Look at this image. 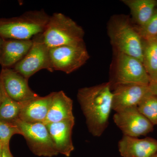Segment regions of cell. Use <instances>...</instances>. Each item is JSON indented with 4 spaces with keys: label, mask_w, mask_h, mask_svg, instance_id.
<instances>
[{
    "label": "cell",
    "mask_w": 157,
    "mask_h": 157,
    "mask_svg": "<svg viewBox=\"0 0 157 157\" xmlns=\"http://www.w3.org/2000/svg\"><path fill=\"white\" fill-rule=\"evenodd\" d=\"M4 39L0 36V56H1V53H2V50L3 42H4Z\"/></svg>",
    "instance_id": "cell-26"
},
{
    "label": "cell",
    "mask_w": 157,
    "mask_h": 157,
    "mask_svg": "<svg viewBox=\"0 0 157 157\" xmlns=\"http://www.w3.org/2000/svg\"><path fill=\"white\" fill-rule=\"evenodd\" d=\"M54 92L40 97L25 103L19 115V119L29 123H43L46 117L52 101Z\"/></svg>",
    "instance_id": "cell-15"
},
{
    "label": "cell",
    "mask_w": 157,
    "mask_h": 157,
    "mask_svg": "<svg viewBox=\"0 0 157 157\" xmlns=\"http://www.w3.org/2000/svg\"><path fill=\"white\" fill-rule=\"evenodd\" d=\"M17 134L21 135L17 126L0 120V141L3 145H10L11 137Z\"/></svg>",
    "instance_id": "cell-22"
},
{
    "label": "cell",
    "mask_w": 157,
    "mask_h": 157,
    "mask_svg": "<svg viewBox=\"0 0 157 157\" xmlns=\"http://www.w3.org/2000/svg\"><path fill=\"white\" fill-rule=\"evenodd\" d=\"M73 101L63 91L54 92L48 114L44 124L58 122L74 118Z\"/></svg>",
    "instance_id": "cell-16"
},
{
    "label": "cell",
    "mask_w": 157,
    "mask_h": 157,
    "mask_svg": "<svg viewBox=\"0 0 157 157\" xmlns=\"http://www.w3.org/2000/svg\"></svg>",
    "instance_id": "cell-29"
},
{
    "label": "cell",
    "mask_w": 157,
    "mask_h": 157,
    "mask_svg": "<svg viewBox=\"0 0 157 157\" xmlns=\"http://www.w3.org/2000/svg\"><path fill=\"white\" fill-rule=\"evenodd\" d=\"M49 57L53 71H61L67 74L78 70L90 58L84 43L49 48Z\"/></svg>",
    "instance_id": "cell-6"
},
{
    "label": "cell",
    "mask_w": 157,
    "mask_h": 157,
    "mask_svg": "<svg viewBox=\"0 0 157 157\" xmlns=\"http://www.w3.org/2000/svg\"><path fill=\"white\" fill-rule=\"evenodd\" d=\"M148 86L151 94L157 97V77L151 80Z\"/></svg>",
    "instance_id": "cell-23"
},
{
    "label": "cell",
    "mask_w": 157,
    "mask_h": 157,
    "mask_svg": "<svg viewBox=\"0 0 157 157\" xmlns=\"http://www.w3.org/2000/svg\"><path fill=\"white\" fill-rule=\"evenodd\" d=\"M107 33L116 53L134 57L142 63L143 40L129 17L123 15L113 16L108 22Z\"/></svg>",
    "instance_id": "cell-2"
},
{
    "label": "cell",
    "mask_w": 157,
    "mask_h": 157,
    "mask_svg": "<svg viewBox=\"0 0 157 157\" xmlns=\"http://www.w3.org/2000/svg\"><path fill=\"white\" fill-rule=\"evenodd\" d=\"M109 82L78 90L77 98L89 131L94 137L103 135L112 109L113 92Z\"/></svg>",
    "instance_id": "cell-1"
},
{
    "label": "cell",
    "mask_w": 157,
    "mask_h": 157,
    "mask_svg": "<svg viewBox=\"0 0 157 157\" xmlns=\"http://www.w3.org/2000/svg\"><path fill=\"white\" fill-rule=\"evenodd\" d=\"M3 101V92L2 89V85H1V82H0V107L2 105Z\"/></svg>",
    "instance_id": "cell-25"
},
{
    "label": "cell",
    "mask_w": 157,
    "mask_h": 157,
    "mask_svg": "<svg viewBox=\"0 0 157 157\" xmlns=\"http://www.w3.org/2000/svg\"><path fill=\"white\" fill-rule=\"evenodd\" d=\"M151 157H157V153H156L155 154L153 155L152 156H151Z\"/></svg>",
    "instance_id": "cell-28"
},
{
    "label": "cell",
    "mask_w": 157,
    "mask_h": 157,
    "mask_svg": "<svg viewBox=\"0 0 157 157\" xmlns=\"http://www.w3.org/2000/svg\"><path fill=\"white\" fill-rule=\"evenodd\" d=\"M122 2L130 9L132 21L137 27L143 26L148 22L157 6V2L155 0H122Z\"/></svg>",
    "instance_id": "cell-17"
},
{
    "label": "cell",
    "mask_w": 157,
    "mask_h": 157,
    "mask_svg": "<svg viewBox=\"0 0 157 157\" xmlns=\"http://www.w3.org/2000/svg\"><path fill=\"white\" fill-rule=\"evenodd\" d=\"M138 110L153 125H157V97L151 93L146 96L137 106Z\"/></svg>",
    "instance_id": "cell-20"
},
{
    "label": "cell",
    "mask_w": 157,
    "mask_h": 157,
    "mask_svg": "<svg viewBox=\"0 0 157 157\" xmlns=\"http://www.w3.org/2000/svg\"><path fill=\"white\" fill-rule=\"evenodd\" d=\"M84 30L74 21L61 13L50 16L42 33L35 37L49 48L84 43Z\"/></svg>",
    "instance_id": "cell-3"
},
{
    "label": "cell",
    "mask_w": 157,
    "mask_h": 157,
    "mask_svg": "<svg viewBox=\"0 0 157 157\" xmlns=\"http://www.w3.org/2000/svg\"><path fill=\"white\" fill-rule=\"evenodd\" d=\"M74 124L75 118L45 124L59 154L69 157L74 151L72 135Z\"/></svg>",
    "instance_id": "cell-12"
},
{
    "label": "cell",
    "mask_w": 157,
    "mask_h": 157,
    "mask_svg": "<svg viewBox=\"0 0 157 157\" xmlns=\"http://www.w3.org/2000/svg\"><path fill=\"white\" fill-rule=\"evenodd\" d=\"M26 140L32 152L38 156L52 157L59 155L46 125L29 123L17 120L14 123Z\"/></svg>",
    "instance_id": "cell-5"
},
{
    "label": "cell",
    "mask_w": 157,
    "mask_h": 157,
    "mask_svg": "<svg viewBox=\"0 0 157 157\" xmlns=\"http://www.w3.org/2000/svg\"><path fill=\"white\" fill-rule=\"evenodd\" d=\"M1 82L3 92V101L0 107V120L14 124L19 119V115L25 103H19L8 96Z\"/></svg>",
    "instance_id": "cell-18"
},
{
    "label": "cell",
    "mask_w": 157,
    "mask_h": 157,
    "mask_svg": "<svg viewBox=\"0 0 157 157\" xmlns=\"http://www.w3.org/2000/svg\"><path fill=\"white\" fill-rule=\"evenodd\" d=\"M2 157H14L10 151V145H3Z\"/></svg>",
    "instance_id": "cell-24"
},
{
    "label": "cell",
    "mask_w": 157,
    "mask_h": 157,
    "mask_svg": "<svg viewBox=\"0 0 157 157\" xmlns=\"http://www.w3.org/2000/svg\"><path fill=\"white\" fill-rule=\"evenodd\" d=\"M113 121L124 135L138 137L152 132L154 125L139 111L137 107L115 113Z\"/></svg>",
    "instance_id": "cell-9"
},
{
    "label": "cell",
    "mask_w": 157,
    "mask_h": 157,
    "mask_svg": "<svg viewBox=\"0 0 157 157\" xmlns=\"http://www.w3.org/2000/svg\"><path fill=\"white\" fill-rule=\"evenodd\" d=\"M118 146L122 157H151L157 153V140L151 137L139 139L124 135Z\"/></svg>",
    "instance_id": "cell-13"
},
{
    "label": "cell",
    "mask_w": 157,
    "mask_h": 157,
    "mask_svg": "<svg viewBox=\"0 0 157 157\" xmlns=\"http://www.w3.org/2000/svg\"><path fill=\"white\" fill-rule=\"evenodd\" d=\"M3 143L0 141V157H2Z\"/></svg>",
    "instance_id": "cell-27"
},
{
    "label": "cell",
    "mask_w": 157,
    "mask_h": 157,
    "mask_svg": "<svg viewBox=\"0 0 157 157\" xmlns=\"http://www.w3.org/2000/svg\"><path fill=\"white\" fill-rule=\"evenodd\" d=\"M111 86L120 84L148 85L151 78L143 63L138 59L123 53H116Z\"/></svg>",
    "instance_id": "cell-7"
},
{
    "label": "cell",
    "mask_w": 157,
    "mask_h": 157,
    "mask_svg": "<svg viewBox=\"0 0 157 157\" xmlns=\"http://www.w3.org/2000/svg\"><path fill=\"white\" fill-rule=\"evenodd\" d=\"M0 78L7 94L16 102L25 103L39 96L30 88L29 79L13 69L2 68Z\"/></svg>",
    "instance_id": "cell-10"
},
{
    "label": "cell",
    "mask_w": 157,
    "mask_h": 157,
    "mask_svg": "<svg viewBox=\"0 0 157 157\" xmlns=\"http://www.w3.org/2000/svg\"><path fill=\"white\" fill-rule=\"evenodd\" d=\"M32 47L25 56L13 67V70L29 79L40 70H53L51 63L49 48L36 37L33 39Z\"/></svg>",
    "instance_id": "cell-8"
},
{
    "label": "cell",
    "mask_w": 157,
    "mask_h": 157,
    "mask_svg": "<svg viewBox=\"0 0 157 157\" xmlns=\"http://www.w3.org/2000/svg\"><path fill=\"white\" fill-rule=\"evenodd\" d=\"M137 30L144 41L157 38V9L148 22L141 27H137Z\"/></svg>",
    "instance_id": "cell-21"
},
{
    "label": "cell",
    "mask_w": 157,
    "mask_h": 157,
    "mask_svg": "<svg viewBox=\"0 0 157 157\" xmlns=\"http://www.w3.org/2000/svg\"><path fill=\"white\" fill-rule=\"evenodd\" d=\"M49 17L41 10L27 11L17 17L0 18V36L4 39H32L44 31Z\"/></svg>",
    "instance_id": "cell-4"
},
{
    "label": "cell",
    "mask_w": 157,
    "mask_h": 157,
    "mask_svg": "<svg viewBox=\"0 0 157 157\" xmlns=\"http://www.w3.org/2000/svg\"><path fill=\"white\" fill-rule=\"evenodd\" d=\"M113 86L112 109L115 112L137 107L144 98L151 93L148 85L127 83Z\"/></svg>",
    "instance_id": "cell-11"
},
{
    "label": "cell",
    "mask_w": 157,
    "mask_h": 157,
    "mask_svg": "<svg viewBox=\"0 0 157 157\" xmlns=\"http://www.w3.org/2000/svg\"><path fill=\"white\" fill-rule=\"evenodd\" d=\"M143 64L151 80L157 77V39L143 40Z\"/></svg>",
    "instance_id": "cell-19"
},
{
    "label": "cell",
    "mask_w": 157,
    "mask_h": 157,
    "mask_svg": "<svg viewBox=\"0 0 157 157\" xmlns=\"http://www.w3.org/2000/svg\"><path fill=\"white\" fill-rule=\"evenodd\" d=\"M33 44V39H4L0 56V65L2 68L13 67L25 56Z\"/></svg>",
    "instance_id": "cell-14"
}]
</instances>
